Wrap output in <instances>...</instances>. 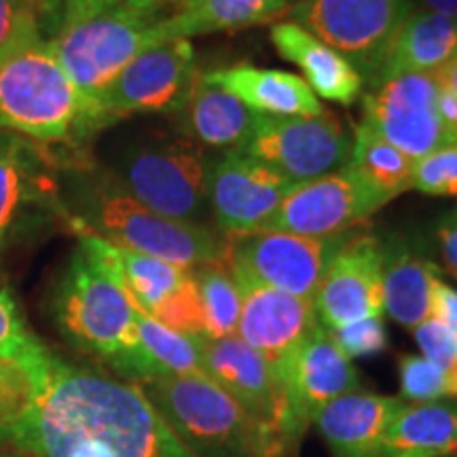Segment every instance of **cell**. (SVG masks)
<instances>
[{
  "label": "cell",
  "instance_id": "cell-36",
  "mask_svg": "<svg viewBox=\"0 0 457 457\" xmlns=\"http://www.w3.org/2000/svg\"><path fill=\"white\" fill-rule=\"evenodd\" d=\"M32 403L30 381L20 369L0 360V434L11 430Z\"/></svg>",
  "mask_w": 457,
  "mask_h": 457
},
{
  "label": "cell",
  "instance_id": "cell-44",
  "mask_svg": "<svg viewBox=\"0 0 457 457\" xmlns=\"http://www.w3.org/2000/svg\"><path fill=\"white\" fill-rule=\"evenodd\" d=\"M153 3H157V4H162V7L170 9V13H171V4H174L176 0H153Z\"/></svg>",
  "mask_w": 457,
  "mask_h": 457
},
{
  "label": "cell",
  "instance_id": "cell-32",
  "mask_svg": "<svg viewBox=\"0 0 457 457\" xmlns=\"http://www.w3.org/2000/svg\"><path fill=\"white\" fill-rule=\"evenodd\" d=\"M400 390L413 403H434L451 396V375L430 360L407 353L400 358Z\"/></svg>",
  "mask_w": 457,
  "mask_h": 457
},
{
  "label": "cell",
  "instance_id": "cell-14",
  "mask_svg": "<svg viewBox=\"0 0 457 457\" xmlns=\"http://www.w3.org/2000/svg\"><path fill=\"white\" fill-rule=\"evenodd\" d=\"M384 248L370 231H356L333 256L313 307L322 327L328 330L364 318L384 316Z\"/></svg>",
  "mask_w": 457,
  "mask_h": 457
},
{
  "label": "cell",
  "instance_id": "cell-4",
  "mask_svg": "<svg viewBox=\"0 0 457 457\" xmlns=\"http://www.w3.org/2000/svg\"><path fill=\"white\" fill-rule=\"evenodd\" d=\"M0 128L41 145L91 134L81 91L47 38L0 60Z\"/></svg>",
  "mask_w": 457,
  "mask_h": 457
},
{
  "label": "cell",
  "instance_id": "cell-6",
  "mask_svg": "<svg viewBox=\"0 0 457 457\" xmlns=\"http://www.w3.org/2000/svg\"><path fill=\"white\" fill-rule=\"evenodd\" d=\"M208 153L188 138L131 146L111 174L131 197L171 220L202 222L208 205Z\"/></svg>",
  "mask_w": 457,
  "mask_h": 457
},
{
  "label": "cell",
  "instance_id": "cell-19",
  "mask_svg": "<svg viewBox=\"0 0 457 457\" xmlns=\"http://www.w3.org/2000/svg\"><path fill=\"white\" fill-rule=\"evenodd\" d=\"M404 398L352 392L320 411L316 424L335 457H381V441Z\"/></svg>",
  "mask_w": 457,
  "mask_h": 457
},
{
  "label": "cell",
  "instance_id": "cell-10",
  "mask_svg": "<svg viewBox=\"0 0 457 457\" xmlns=\"http://www.w3.org/2000/svg\"><path fill=\"white\" fill-rule=\"evenodd\" d=\"M199 77L188 38H170L136 55L94 108L98 129L129 114L179 112Z\"/></svg>",
  "mask_w": 457,
  "mask_h": 457
},
{
  "label": "cell",
  "instance_id": "cell-25",
  "mask_svg": "<svg viewBox=\"0 0 457 457\" xmlns=\"http://www.w3.org/2000/svg\"><path fill=\"white\" fill-rule=\"evenodd\" d=\"M381 248L386 312L403 327H420L430 318L432 279L441 276V270L404 237L381 242Z\"/></svg>",
  "mask_w": 457,
  "mask_h": 457
},
{
  "label": "cell",
  "instance_id": "cell-23",
  "mask_svg": "<svg viewBox=\"0 0 457 457\" xmlns=\"http://www.w3.org/2000/svg\"><path fill=\"white\" fill-rule=\"evenodd\" d=\"M208 83L228 91L250 111L270 117H316L324 111L305 79L250 64L202 72Z\"/></svg>",
  "mask_w": 457,
  "mask_h": 457
},
{
  "label": "cell",
  "instance_id": "cell-24",
  "mask_svg": "<svg viewBox=\"0 0 457 457\" xmlns=\"http://www.w3.org/2000/svg\"><path fill=\"white\" fill-rule=\"evenodd\" d=\"M457 54V21L430 11H413L369 89L404 74H432Z\"/></svg>",
  "mask_w": 457,
  "mask_h": 457
},
{
  "label": "cell",
  "instance_id": "cell-5",
  "mask_svg": "<svg viewBox=\"0 0 457 457\" xmlns=\"http://www.w3.org/2000/svg\"><path fill=\"white\" fill-rule=\"evenodd\" d=\"M138 387L197 457H282L270 432L205 375H165Z\"/></svg>",
  "mask_w": 457,
  "mask_h": 457
},
{
  "label": "cell",
  "instance_id": "cell-20",
  "mask_svg": "<svg viewBox=\"0 0 457 457\" xmlns=\"http://www.w3.org/2000/svg\"><path fill=\"white\" fill-rule=\"evenodd\" d=\"M47 165L21 136L0 129V250L34 208L57 204Z\"/></svg>",
  "mask_w": 457,
  "mask_h": 457
},
{
  "label": "cell",
  "instance_id": "cell-38",
  "mask_svg": "<svg viewBox=\"0 0 457 457\" xmlns=\"http://www.w3.org/2000/svg\"><path fill=\"white\" fill-rule=\"evenodd\" d=\"M430 316L457 335V290L441 278L432 279Z\"/></svg>",
  "mask_w": 457,
  "mask_h": 457
},
{
  "label": "cell",
  "instance_id": "cell-12",
  "mask_svg": "<svg viewBox=\"0 0 457 457\" xmlns=\"http://www.w3.org/2000/svg\"><path fill=\"white\" fill-rule=\"evenodd\" d=\"M197 347L204 375L270 432L282 457L295 453L296 445L290 436L286 392L265 360L237 335L225 339L197 335Z\"/></svg>",
  "mask_w": 457,
  "mask_h": 457
},
{
  "label": "cell",
  "instance_id": "cell-30",
  "mask_svg": "<svg viewBox=\"0 0 457 457\" xmlns=\"http://www.w3.org/2000/svg\"><path fill=\"white\" fill-rule=\"evenodd\" d=\"M136 333L153 369V379L165 375H204L197 335H182L136 307Z\"/></svg>",
  "mask_w": 457,
  "mask_h": 457
},
{
  "label": "cell",
  "instance_id": "cell-46",
  "mask_svg": "<svg viewBox=\"0 0 457 457\" xmlns=\"http://www.w3.org/2000/svg\"><path fill=\"white\" fill-rule=\"evenodd\" d=\"M449 373H453V375H457V362H455V367H453V369H451V370H449Z\"/></svg>",
  "mask_w": 457,
  "mask_h": 457
},
{
  "label": "cell",
  "instance_id": "cell-2",
  "mask_svg": "<svg viewBox=\"0 0 457 457\" xmlns=\"http://www.w3.org/2000/svg\"><path fill=\"white\" fill-rule=\"evenodd\" d=\"M74 231L77 253L51 299L55 327L71 345L104 360L129 384H146L153 369L136 333V303L119 276L114 245L87 228Z\"/></svg>",
  "mask_w": 457,
  "mask_h": 457
},
{
  "label": "cell",
  "instance_id": "cell-28",
  "mask_svg": "<svg viewBox=\"0 0 457 457\" xmlns=\"http://www.w3.org/2000/svg\"><path fill=\"white\" fill-rule=\"evenodd\" d=\"M415 163V159L390 145L370 125L364 121L356 125L352 140V157L347 165L375 188L384 191L390 199L413 188Z\"/></svg>",
  "mask_w": 457,
  "mask_h": 457
},
{
  "label": "cell",
  "instance_id": "cell-29",
  "mask_svg": "<svg viewBox=\"0 0 457 457\" xmlns=\"http://www.w3.org/2000/svg\"><path fill=\"white\" fill-rule=\"evenodd\" d=\"M54 356L55 353L28 327L9 288L0 286V360L20 369L30 381L34 394L47 381Z\"/></svg>",
  "mask_w": 457,
  "mask_h": 457
},
{
  "label": "cell",
  "instance_id": "cell-33",
  "mask_svg": "<svg viewBox=\"0 0 457 457\" xmlns=\"http://www.w3.org/2000/svg\"><path fill=\"white\" fill-rule=\"evenodd\" d=\"M38 38L43 37L37 0H0V60Z\"/></svg>",
  "mask_w": 457,
  "mask_h": 457
},
{
  "label": "cell",
  "instance_id": "cell-3",
  "mask_svg": "<svg viewBox=\"0 0 457 457\" xmlns=\"http://www.w3.org/2000/svg\"><path fill=\"white\" fill-rule=\"evenodd\" d=\"M74 228H87L119 248L195 270L225 262V236L204 222L171 220L153 212L121 187L111 171L77 170L66 191Z\"/></svg>",
  "mask_w": 457,
  "mask_h": 457
},
{
  "label": "cell",
  "instance_id": "cell-11",
  "mask_svg": "<svg viewBox=\"0 0 457 457\" xmlns=\"http://www.w3.org/2000/svg\"><path fill=\"white\" fill-rule=\"evenodd\" d=\"M387 202L392 199L384 191L345 165L333 174L295 187L259 228L305 237L341 236L364 225Z\"/></svg>",
  "mask_w": 457,
  "mask_h": 457
},
{
  "label": "cell",
  "instance_id": "cell-13",
  "mask_svg": "<svg viewBox=\"0 0 457 457\" xmlns=\"http://www.w3.org/2000/svg\"><path fill=\"white\" fill-rule=\"evenodd\" d=\"M364 123L415 162L455 145L438 111L434 74H404L369 89L362 98Z\"/></svg>",
  "mask_w": 457,
  "mask_h": 457
},
{
  "label": "cell",
  "instance_id": "cell-1",
  "mask_svg": "<svg viewBox=\"0 0 457 457\" xmlns=\"http://www.w3.org/2000/svg\"><path fill=\"white\" fill-rule=\"evenodd\" d=\"M0 447L30 457H197L138 386L60 356Z\"/></svg>",
  "mask_w": 457,
  "mask_h": 457
},
{
  "label": "cell",
  "instance_id": "cell-18",
  "mask_svg": "<svg viewBox=\"0 0 457 457\" xmlns=\"http://www.w3.org/2000/svg\"><path fill=\"white\" fill-rule=\"evenodd\" d=\"M114 254L119 276L138 310L182 335H204L202 301L191 270L119 245Z\"/></svg>",
  "mask_w": 457,
  "mask_h": 457
},
{
  "label": "cell",
  "instance_id": "cell-21",
  "mask_svg": "<svg viewBox=\"0 0 457 457\" xmlns=\"http://www.w3.org/2000/svg\"><path fill=\"white\" fill-rule=\"evenodd\" d=\"M176 117L180 134L195 145L244 151L254 134L259 112L250 111L228 91L205 81L199 72L191 94Z\"/></svg>",
  "mask_w": 457,
  "mask_h": 457
},
{
  "label": "cell",
  "instance_id": "cell-35",
  "mask_svg": "<svg viewBox=\"0 0 457 457\" xmlns=\"http://www.w3.org/2000/svg\"><path fill=\"white\" fill-rule=\"evenodd\" d=\"M330 335L347 360L377 356L387 347V333L381 318L358 320V322L330 330Z\"/></svg>",
  "mask_w": 457,
  "mask_h": 457
},
{
  "label": "cell",
  "instance_id": "cell-26",
  "mask_svg": "<svg viewBox=\"0 0 457 457\" xmlns=\"http://www.w3.org/2000/svg\"><path fill=\"white\" fill-rule=\"evenodd\" d=\"M286 15L284 0H176L163 21V37L188 38L199 34L233 32L271 24Z\"/></svg>",
  "mask_w": 457,
  "mask_h": 457
},
{
  "label": "cell",
  "instance_id": "cell-42",
  "mask_svg": "<svg viewBox=\"0 0 457 457\" xmlns=\"http://www.w3.org/2000/svg\"><path fill=\"white\" fill-rule=\"evenodd\" d=\"M0 457H30V455L21 453V451H15V449H9V447H4L3 451H0Z\"/></svg>",
  "mask_w": 457,
  "mask_h": 457
},
{
  "label": "cell",
  "instance_id": "cell-34",
  "mask_svg": "<svg viewBox=\"0 0 457 457\" xmlns=\"http://www.w3.org/2000/svg\"><path fill=\"white\" fill-rule=\"evenodd\" d=\"M413 188L426 195L457 197V145L420 159L413 170Z\"/></svg>",
  "mask_w": 457,
  "mask_h": 457
},
{
  "label": "cell",
  "instance_id": "cell-39",
  "mask_svg": "<svg viewBox=\"0 0 457 457\" xmlns=\"http://www.w3.org/2000/svg\"><path fill=\"white\" fill-rule=\"evenodd\" d=\"M436 236L441 242L445 265H447L451 276L457 278V208L438 222Z\"/></svg>",
  "mask_w": 457,
  "mask_h": 457
},
{
  "label": "cell",
  "instance_id": "cell-27",
  "mask_svg": "<svg viewBox=\"0 0 457 457\" xmlns=\"http://www.w3.org/2000/svg\"><path fill=\"white\" fill-rule=\"evenodd\" d=\"M457 453V404L415 403L387 428L381 457H453Z\"/></svg>",
  "mask_w": 457,
  "mask_h": 457
},
{
  "label": "cell",
  "instance_id": "cell-47",
  "mask_svg": "<svg viewBox=\"0 0 457 457\" xmlns=\"http://www.w3.org/2000/svg\"><path fill=\"white\" fill-rule=\"evenodd\" d=\"M403 457H411V455H403Z\"/></svg>",
  "mask_w": 457,
  "mask_h": 457
},
{
  "label": "cell",
  "instance_id": "cell-9",
  "mask_svg": "<svg viewBox=\"0 0 457 457\" xmlns=\"http://www.w3.org/2000/svg\"><path fill=\"white\" fill-rule=\"evenodd\" d=\"M244 153L299 187L345 168L352 157V136L330 111L316 117L259 114Z\"/></svg>",
  "mask_w": 457,
  "mask_h": 457
},
{
  "label": "cell",
  "instance_id": "cell-31",
  "mask_svg": "<svg viewBox=\"0 0 457 457\" xmlns=\"http://www.w3.org/2000/svg\"><path fill=\"white\" fill-rule=\"evenodd\" d=\"M193 271L204 313V337L225 339L237 335L242 299L225 262L199 265Z\"/></svg>",
  "mask_w": 457,
  "mask_h": 457
},
{
  "label": "cell",
  "instance_id": "cell-45",
  "mask_svg": "<svg viewBox=\"0 0 457 457\" xmlns=\"http://www.w3.org/2000/svg\"><path fill=\"white\" fill-rule=\"evenodd\" d=\"M303 0H284V4H286V11L288 9H293V7H296V4H301Z\"/></svg>",
  "mask_w": 457,
  "mask_h": 457
},
{
  "label": "cell",
  "instance_id": "cell-15",
  "mask_svg": "<svg viewBox=\"0 0 457 457\" xmlns=\"http://www.w3.org/2000/svg\"><path fill=\"white\" fill-rule=\"evenodd\" d=\"M236 286L242 299L237 337L265 360L282 386L290 360L320 324L316 307L312 301L248 279H236Z\"/></svg>",
  "mask_w": 457,
  "mask_h": 457
},
{
  "label": "cell",
  "instance_id": "cell-7",
  "mask_svg": "<svg viewBox=\"0 0 457 457\" xmlns=\"http://www.w3.org/2000/svg\"><path fill=\"white\" fill-rule=\"evenodd\" d=\"M352 233L330 237L261 228L222 233L225 265L233 279H248L313 303L330 261Z\"/></svg>",
  "mask_w": 457,
  "mask_h": 457
},
{
  "label": "cell",
  "instance_id": "cell-22",
  "mask_svg": "<svg viewBox=\"0 0 457 457\" xmlns=\"http://www.w3.org/2000/svg\"><path fill=\"white\" fill-rule=\"evenodd\" d=\"M270 37L278 54L301 68L305 83L320 98L343 106H350L360 98L362 77L345 57L305 28L290 20L273 21Z\"/></svg>",
  "mask_w": 457,
  "mask_h": 457
},
{
  "label": "cell",
  "instance_id": "cell-16",
  "mask_svg": "<svg viewBox=\"0 0 457 457\" xmlns=\"http://www.w3.org/2000/svg\"><path fill=\"white\" fill-rule=\"evenodd\" d=\"M282 387L288 403L290 436L299 445L320 411L345 394L358 392L360 379L352 360L337 347L330 330L318 324L290 360Z\"/></svg>",
  "mask_w": 457,
  "mask_h": 457
},
{
  "label": "cell",
  "instance_id": "cell-17",
  "mask_svg": "<svg viewBox=\"0 0 457 457\" xmlns=\"http://www.w3.org/2000/svg\"><path fill=\"white\" fill-rule=\"evenodd\" d=\"M293 188L244 151H225L210 165L208 205L220 233L250 231L270 219Z\"/></svg>",
  "mask_w": 457,
  "mask_h": 457
},
{
  "label": "cell",
  "instance_id": "cell-8",
  "mask_svg": "<svg viewBox=\"0 0 457 457\" xmlns=\"http://www.w3.org/2000/svg\"><path fill=\"white\" fill-rule=\"evenodd\" d=\"M413 11L411 0H303L286 15L345 57L369 85Z\"/></svg>",
  "mask_w": 457,
  "mask_h": 457
},
{
  "label": "cell",
  "instance_id": "cell-41",
  "mask_svg": "<svg viewBox=\"0 0 457 457\" xmlns=\"http://www.w3.org/2000/svg\"><path fill=\"white\" fill-rule=\"evenodd\" d=\"M436 83L441 85L443 89H447L451 96L457 100V54L451 57L447 64H443L436 72H432Z\"/></svg>",
  "mask_w": 457,
  "mask_h": 457
},
{
  "label": "cell",
  "instance_id": "cell-43",
  "mask_svg": "<svg viewBox=\"0 0 457 457\" xmlns=\"http://www.w3.org/2000/svg\"><path fill=\"white\" fill-rule=\"evenodd\" d=\"M451 375V396H457V375L449 373Z\"/></svg>",
  "mask_w": 457,
  "mask_h": 457
},
{
  "label": "cell",
  "instance_id": "cell-40",
  "mask_svg": "<svg viewBox=\"0 0 457 457\" xmlns=\"http://www.w3.org/2000/svg\"><path fill=\"white\" fill-rule=\"evenodd\" d=\"M415 11H430L457 21V0H411Z\"/></svg>",
  "mask_w": 457,
  "mask_h": 457
},
{
  "label": "cell",
  "instance_id": "cell-37",
  "mask_svg": "<svg viewBox=\"0 0 457 457\" xmlns=\"http://www.w3.org/2000/svg\"><path fill=\"white\" fill-rule=\"evenodd\" d=\"M415 341L420 350L424 352V358L438 364L445 370H451L457 362V335L451 333L447 327L436 322L434 318H428L420 327H415Z\"/></svg>",
  "mask_w": 457,
  "mask_h": 457
}]
</instances>
